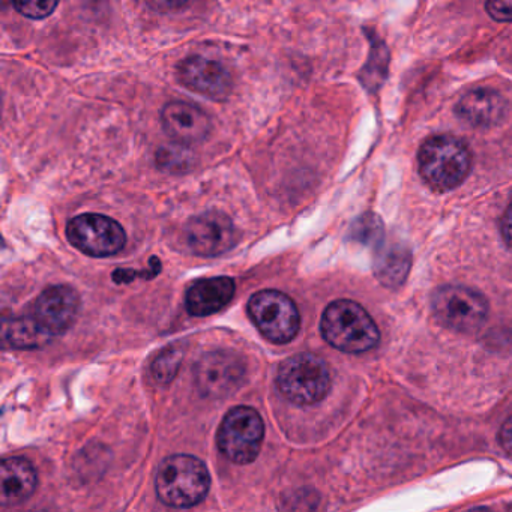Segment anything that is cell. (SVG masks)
<instances>
[{
    "label": "cell",
    "instance_id": "obj_9",
    "mask_svg": "<svg viewBox=\"0 0 512 512\" xmlns=\"http://www.w3.org/2000/svg\"><path fill=\"white\" fill-rule=\"evenodd\" d=\"M245 364L236 353L218 350L206 353L197 362L194 379L205 397L224 398L241 388Z\"/></svg>",
    "mask_w": 512,
    "mask_h": 512
},
{
    "label": "cell",
    "instance_id": "obj_5",
    "mask_svg": "<svg viewBox=\"0 0 512 512\" xmlns=\"http://www.w3.org/2000/svg\"><path fill=\"white\" fill-rule=\"evenodd\" d=\"M265 424L251 407H235L224 416L217 434V443L224 457L236 464L256 460L262 448Z\"/></svg>",
    "mask_w": 512,
    "mask_h": 512
},
{
    "label": "cell",
    "instance_id": "obj_10",
    "mask_svg": "<svg viewBox=\"0 0 512 512\" xmlns=\"http://www.w3.org/2000/svg\"><path fill=\"white\" fill-rule=\"evenodd\" d=\"M238 238L232 220L223 212H203L187 226L188 245L203 257L220 256L232 250Z\"/></svg>",
    "mask_w": 512,
    "mask_h": 512
},
{
    "label": "cell",
    "instance_id": "obj_26",
    "mask_svg": "<svg viewBox=\"0 0 512 512\" xmlns=\"http://www.w3.org/2000/svg\"><path fill=\"white\" fill-rule=\"evenodd\" d=\"M500 230H502L503 241L512 247V200L500 221Z\"/></svg>",
    "mask_w": 512,
    "mask_h": 512
},
{
    "label": "cell",
    "instance_id": "obj_17",
    "mask_svg": "<svg viewBox=\"0 0 512 512\" xmlns=\"http://www.w3.org/2000/svg\"><path fill=\"white\" fill-rule=\"evenodd\" d=\"M4 338L16 349H37L52 341L53 335L34 317L11 320L5 325Z\"/></svg>",
    "mask_w": 512,
    "mask_h": 512
},
{
    "label": "cell",
    "instance_id": "obj_25",
    "mask_svg": "<svg viewBox=\"0 0 512 512\" xmlns=\"http://www.w3.org/2000/svg\"><path fill=\"white\" fill-rule=\"evenodd\" d=\"M499 442L500 445H502L503 451H505L509 457H512V416H509L505 424L500 428Z\"/></svg>",
    "mask_w": 512,
    "mask_h": 512
},
{
    "label": "cell",
    "instance_id": "obj_12",
    "mask_svg": "<svg viewBox=\"0 0 512 512\" xmlns=\"http://www.w3.org/2000/svg\"><path fill=\"white\" fill-rule=\"evenodd\" d=\"M79 308V293L73 287L59 284L49 287L38 296L32 317L55 337L71 328Z\"/></svg>",
    "mask_w": 512,
    "mask_h": 512
},
{
    "label": "cell",
    "instance_id": "obj_14",
    "mask_svg": "<svg viewBox=\"0 0 512 512\" xmlns=\"http://www.w3.org/2000/svg\"><path fill=\"white\" fill-rule=\"evenodd\" d=\"M37 472L25 458H5L0 466V503L4 506L26 502L37 490Z\"/></svg>",
    "mask_w": 512,
    "mask_h": 512
},
{
    "label": "cell",
    "instance_id": "obj_7",
    "mask_svg": "<svg viewBox=\"0 0 512 512\" xmlns=\"http://www.w3.org/2000/svg\"><path fill=\"white\" fill-rule=\"evenodd\" d=\"M431 304L439 323L452 331L475 332L484 325L488 316L484 296L469 287H440Z\"/></svg>",
    "mask_w": 512,
    "mask_h": 512
},
{
    "label": "cell",
    "instance_id": "obj_15",
    "mask_svg": "<svg viewBox=\"0 0 512 512\" xmlns=\"http://www.w3.org/2000/svg\"><path fill=\"white\" fill-rule=\"evenodd\" d=\"M235 290V281L229 277L197 281L190 287L185 298L188 313L196 317L211 316L232 301Z\"/></svg>",
    "mask_w": 512,
    "mask_h": 512
},
{
    "label": "cell",
    "instance_id": "obj_18",
    "mask_svg": "<svg viewBox=\"0 0 512 512\" xmlns=\"http://www.w3.org/2000/svg\"><path fill=\"white\" fill-rule=\"evenodd\" d=\"M410 268V254L404 248H389L377 259V278L386 286L403 283Z\"/></svg>",
    "mask_w": 512,
    "mask_h": 512
},
{
    "label": "cell",
    "instance_id": "obj_16",
    "mask_svg": "<svg viewBox=\"0 0 512 512\" xmlns=\"http://www.w3.org/2000/svg\"><path fill=\"white\" fill-rule=\"evenodd\" d=\"M457 115L472 127H493L505 118L506 101L490 89H476L461 98Z\"/></svg>",
    "mask_w": 512,
    "mask_h": 512
},
{
    "label": "cell",
    "instance_id": "obj_23",
    "mask_svg": "<svg viewBox=\"0 0 512 512\" xmlns=\"http://www.w3.org/2000/svg\"><path fill=\"white\" fill-rule=\"evenodd\" d=\"M161 265L158 263L152 271H130V269H119L113 274V280L116 283H130L136 277L151 278L160 272Z\"/></svg>",
    "mask_w": 512,
    "mask_h": 512
},
{
    "label": "cell",
    "instance_id": "obj_3",
    "mask_svg": "<svg viewBox=\"0 0 512 512\" xmlns=\"http://www.w3.org/2000/svg\"><path fill=\"white\" fill-rule=\"evenodd\" d=\"M155 487L161 502L172 508H191L205 499L211 476L205 463L193 455H172L158 467Z\"/></svg>",
    "mask_w": 512,
    "mask_h": 512
},
{
    "label": "cell",
    "instance_id": "obj_19",
    "mask_svg": "<svg viewBox=\"0 0 512 512\" xmlns=\"http://www.w3.org/2000/svg\"><path fill=\"white\" fill-rule=\"evenodd\" d=\"M181 361V350L176 349V347L164 350L155 358L154 364H152V376L157 382L164 383V385L172 382L173 377L178 374Z\"/></svg>",
    "mask_w": 512,
    "mask_h": 512
},
{
    "label": "cell",
    "instance_id": "obj_13",
    "mask_svg": "<svg viewBox=\"0 0 512 512\" xmlns=\"http://www.w3.org/2000/svg\"><path fill=\"white\" fill-rule=\"evenodd\" d=\"M161 121L170 139L184 146L203 142L212 130L211 118L199 107L184 101L167 104L161 113Z\"/></svg>",
    "mask_w": 512,
    "mask_h": 512
},
{
    "label": "cell",
    "instance_id": "obj_1",
    "mask_svg": "<svg viewBox=\"0 0 512 512\" xmlns=\"http://www.w3.org/2000/svg\"><path fill=\"white\" fill-rule=\"evenodd\" d=\"M323 338L344 353H365L379 344L380 332L370 314L349 299L328 305L322 316Z\"/></svg>",
    "mask_w": 512,
    "mask_h": 512
},
{
    "label": "cell",
    "instance_id": "obj_24",
    "mask_svg": "<svg viewBox=\"0 0 512 512\" xmlns=\"http://www.w3.org/2000/svg\"><path fill=\"white\" fill-rule=\"evenodd\" d=\"M188 2L190 0H149V5L161 13H169V11L182 10Z\"/></svg>",
    "mask_w": 512,
    "mask_h": 512
},
{
    "label": "cell",
    "instance_id": "obj_6",
    "mask_svg": "<svg viewBox=\"0 0 512 512\" xmlns=\"http://www.w3.org/2000/svg\"><path fill=\"white\" fill-rule=\"evenodd\" d=\"M248 313L266 340L286 344L298 335L301 326L295 302L277 290H263L248 302Z\"/></svg>",
    "mask_w": 512,
    "mask_h": 512
},
{
    "label": "cell",
    "instance_id": "obj_11",
    "mask_svg": "<svg viewBox=\"0 0 512 512\" xmlns=\"http://www.w3.org/2000/svg\"><path fill=\"white\" fill-rule=\"evenodd\" d=\"M179 82L209 100L223 101L233 91L232 74L220 62L203 56H191L181 62L178 68Z\"/></svg>",
    "mask_w": 512,
    "mask_h": 512
},
{
    "label": "cell",
    "instance_id": "obj_4",
    "mask_svg": "<svg viewBox=\"0 0 512 512\" xmlns=\"http://www.w3.org/2000/svg\"><path fill=\"white\" fill-rule=\"evenodd\" d=\"M277 386L281 395L292 403L311 406L328 395L331 374L319 356L299 353L280 365Z\"/></svg>",
    "mask_w": 512,
    "mask_h": 512
},
{
    "label": "cell",
    "instance_id": "obj_2",
    "mask_svg": "<svg viewBox=\"0 0 512 512\" xmlns=\"http://www.w3.org/2000/svg\"><path fill=\"white\" fill-rule=\"evenodd\" d=\"M418 166L422 179L443 193L463 184L472 167V154L457 137L434 136L419 149Z\"/></svg>",
    "mask_w": 512,
    "mask_h": 512
},
{
    "label": "cell",
    "instance_id": "obj_22",
    "mask_svg": "<svg viewBox=\"0 0 512 512\" xmlns=\"http://www.w3.org/2000/svg\"><path fill=\"white\" fill-rule=\"evenodd\" d=\"M485 10L496 22H512V0H487Z\"/></svg>",
    "mask_w": 512,
    "mask_h": 512
},
{
    "label": "cell",
    "instance_id": "obj_20",
    "mask_svg": "<svg viewBox=\"0 0 512 512\" xmlns=\"http://www.w3.org/2000/svg\"><path fill=\"white\" fill-rule=\"evenodd\" d=\"M59 0H13L14 8L22 16L32 20H41L53 14Z\"/></svg>",
    "mask_w": 512,
    "mask_h": 512
},
{
    "label": "cell",
    "instance_id": "obj_8",
    "mask_svg": "<svg viewBox=\"0 0 512 512\" xmlns=\"http://www.w3.org/2000/svg\"><path fill=\"white\" fill-rule=\"evenodd\" d=\"M67 235L74 247L92 257L115 256L127 242L121 224L100 214L73 218L68 224Z\"/></svg>",
    "mask_w": 512,
    "mask_h": 512
},
{
    "label": "cell",
    "instance_id": "obj_21",
    "mask_svg": "<svg viewBox=\"0 0 512 512\" xmlns=\"http://www.w3.org/2000/svg\"><path fill=\"white\" fill-rule=\"evenodd\" d=\"M181 143H179V148L170 149L163 148L158 152L157 160L160 163V166L166 167V169H173V166L178 167V169H182V167L187 166L190 163V158L185 155L184 148H181Z\"/></svg>",
    "mask_w": 512,
    "mask_h": 512
}]
</instances>
